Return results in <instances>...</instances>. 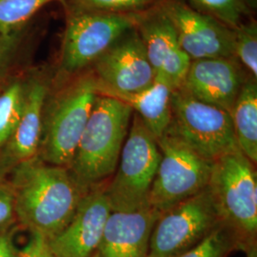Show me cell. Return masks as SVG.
I'll list each match as a JSON object with an SVG mask.
<instances>
[{"label": "cell", "instance_id": "1", "mask_svg": "<svg viewBox=\"0 0 257 257\" xmlns=\"http://www.w3.org/2000/svg\"><path fill=\"white\" fill-rule=\"evenodd\" d=\"M133 113L119 99L97 95L69 168L84 193L102 187L114 174Z\"/></svg>", "mask_w": 257, "mask_h": 257}, {"label": "cell", "instance_id": "2", "mask_svg": "<svg viewBox=\"0 0 257 257\" xmlns=\"http://www.w3.org/2000/svg\"><path fill=\"white\" fill-rule=\"evenodd\" d=\"M85 193L66 168L28 166L20 178L15 207L21 222L49 241L72 220Z\"/></svg>", "mask_w": 257, "mask_h": 257}, {"label": "cell", "instance_id": "3", "mask_svg": "<svg viewBox=\"0 0 257 257\" xmlns=\"http://www.w3.org/2000/svg\"><path fill=\"white\" fill-rule=\"evenodd\" d=\"M208 188L221 221L238 234L243 249L256 242L255 164L240 150L229 153L213 162Z\"/></svg>", "mask_w": 257, "mask_h": 257}, {"label": "cell", "instance_id": "4", "mask_svg": "<svg viewBox=\"0 0 257 257\" xmlns=\"http://www.w3.org/2000/svg\"><path fill=\"white\" fill-rule=\"evenodd\" d=\"M131 121L116 170L105 186L112 211L149 207V194L161 159L156 138L138 114L134 112Z\"/></svg>", "mask_w": 257, "mask_h": 257}, {"label": "cell", "instance_id": "5", "mask_svg": "<svg viewBox=\"0 0 257 257\" xmlns=\"http://www.w3.org/2000/svg\"><path fill=\"white\" fill-rule=\"evenodd\" d=\"M50 104L43 156L51 165L69 169L74 159L99 84L92 70L78 74Z\"/></svg>", "mask_w": 257, "mask_h": 257}, {"label": "cell", "instance_id": "6", "mask_svg": "<svg viewBox=\"0 0 257 257\" xmlns=\"http://www.w3.org/2000/svg\"><path fill=\"white\" fill-rule=\"evenodd\" d=\"M67 23L59 70L78 74L92 64L130 31L136 29L138 14H108L68 5Z\"/></svg>", "mask_w": 257, "mask_h": 257}, {"label": "cell", "instance_id": "7", "mask_svg": "<svg viewBox=\"0 0 257 257\" xmlns=\"http://www.w3.org/2000/svg\"><path fill=\"white\" fill-rule=\"evenodd\" d=\"M171 107L166 133L179 138L203 158L214 162L240 150L230 112L199 101L182 89L172 93Z\"/></svg>", "mask_w": 257, "mask_h": 257}, {"label": "cell", "instance_id": "8", "mask_svg": "<svg viewBox=\"0 0 257 257\" xmlns=\"http://www.w3.org/2000/svg\"><path fill=\"white\" fill-rule=\"evenodd\" d=\"M156 141L161 159L149 194V206L161 213L205 190L213 162L168 133Z\"/></svg>", "mask_w": 257, "mask_h": 257}, {"label": "cell", "instance_id": "9", "mask_svg": "<svg viewBox=\"0 0 257 257\" xmlns=\"http://www.w3.org/2000/svg\"><path fill=\"white\" fill-rule=\"evenodd\" d=\"M221 223L207 187L193 197L161 212L150 238L148 257H179L197 246Z\"/></svg>", "mask_w": 257, "mask_h": 257}, {"label": "cell", "instance_id": "10", "mask_svg": "<svg viewBox=\"0 0 257 257\" xmlns=\"http://www.w3.org/2000/svg\"><path fill=\"white\" fill-rule=\"evenodd\" d=\"M92 67L99 84V94L141 92L156 80V74L136 29L118 39Z\"/></svg>", "mask_w": 257, "mask_h": 257}, {"label": "cell", "instance_id": "11", "mask_svg": "<svg viewBox=\"0 0 257 257\" xmlns=\"http://www.w3.org/2000/svg\"><path fill=\"white\" fill-rule=\"evenodd\" d=\"M160 10L174 25L178 43L192 61L234 57L233 31L219 20L175 0L166 1Z\"/></svg>", "mask_w": 257, "mask_h": 257}, {"label": "cell", "instance_id": "12", "mask_svg": "<svg viewBox=\"0 0 257 257\" xmlns=\"http://www.w3.org/2000/svg\"><path fill=\"white\" fill-rule=\"evenodd\" d=\"M136 30L156 78L165 81L173 91L180 89L192 60L179 45L170 19L160 9L146 15L140 12Z\"/></svg>", "mask_w": 257, "mask_h": 257}, {"label": "cell", "instance_id": "13", "mask_svg": "<svg viewBox=\"0 0 257 257\" xmlns=\"http://www.w3.org/2000/svg\"><path fill=\"white\" fill-rule=\"evenodd\" d=\"M111 211L105 186L85 193L72 220L48 241L55 256L92 257Z\"/></svg>", "mask_w": 257, "mask_h": 257}, {"label": "cell", "instance_id": "14", "mask_svg": "<svg viewBox=\"0 0 257 257\" xmlns=\"http://www.w3.org/2000/svg\"><path fill=\"white\" fill-rule=\"evenodd\" d=\"M246 79L234 57L193 60L180 89L193 98L231 111Z\"/></svg>", "mask_w": 257, "mask_h": 257}, {"label": "cell", "instance_id": "15", "mask_svg": "<svg viewBox=\"0 0 257 257\" xmlns=\"http://www.w3.org/2000/svg\"><path fill=\"white\" fill-rule=\"evenodd\" d=\"M160 212L152 207L111 211L92 257H148L150 238Z\"/></svg>", "mask_w": 257, "mask_h": 257}, {"label": "cell", "instance_id": "16", "mask_svg": "<svg viewBox=\"0 0 257 257\" xmlns=\"http://www.w3.org/2000/svg\"><path fill=\"white\" fill-rule=\"evenodd\" d=\"M48 92L49 85L41 78H35L27 84L23 110L12 137L14 154L20 159L27 160L37 153Z\"/></svg>", "mask_w": 257, "mask_h": 257}, {"label": "cell", "instance_id": "17", "mask_svg": "<svg viewBox=\"0 0 257 257\" xmlns=\"http://www.w3.org/2000/svg\"><path fill=\"white\" fill-rule=\"evenodd\" d=\"M173 89L162 79L156 78L147 89L128 94L106 93L128 105L138 114L156 140L167 132L172 117Z\"/></svg>", "mask_w": 257, "mask_h": 257}, {"label": "cell", "instance_id": "18", "mask_svg": "<svg viewBox=\"0 0 257 257\" xmlns=\"http://www.w3.org/2000/svg\"><path fill=\"white\" fill-rule=\"evenodd\" d=\"M230 114L240 151L256 165L257 82L250 75L243 83Z\"/></svg>", "mask_w": 257, "mask_h": 257}, {"label": "cell", "instance_id": "19", "mask_svg": "<svg viewBox=\"0 0 257 257\" xmlns=\"http://www.w3.org/2000/svg\"><path fill=\"white\" fill-rule=\"evenodd\" d=\"M27 90V83L15 80L0 92V148L12 138L19 124Z\"/></svg>", "mask_w": 257, "mask_h": 257}, {"label": "cell", "instance_id": "20", "mask_svg": "<svg viewBox=\"0 0 257 257\" xmlns=\"http://www.w3.org/2000/svg\"><path fill=\"white\" fill-rule=\"evenodd\" d=\"M243 247L238 234L221 223L197 246L179 257H228L233 250L243 249Z\"/></svg>", "mask_w": 257, "mask_h": 257}, {"label": "cell", "instance_id": "21", "mask_svg": "<svg viewBox=\"0 0 257 257\" xmlns=\"http://www.w3.org/2000/svg\"><path fill=\"white\" fill-rule=\"evenodd\" d=\"M55 0H0V36L23 29L37 12Z\"/></svg>", "mask_w": 257, "mask_h": 257}, {"label": "cell", "instance_id": "22", "mask_svg": "<svg viewBox=\"0 0 257 257\" xmlns=\"http://www.w3.org/2000/svg\"><path fill=\"white\" fill-rule=\"evenodd\" d=\"M202 13L234 29L244 21L253 0H190Z\"/></svg>", "mask_w": 257, "mask_h": 257}, {"label": "cell", "instance_id": "23", "mask_svg": "<svg viewBox=\"0 0 257 257\" xmlns=\"http://www.w3.org/2000/svg\"><path fill=\"white\" fill-rule=\"evenodd\" d=\"M233 31V56L254 79L257 78V24L243 22Z\"/></svg>", "mask_w": 257, "mask_h": 257}, {"label": "cell", "instance_id": "24", "mask_svg": "<svg viewBox=\"0 0 257 257\" xmlns=\"http://www.w3.org/2000/svg\"><path fill=\"white\" fill-rule=\"evenodd\" d=\"M155 2L156 0H68V5L99 13L136 14Z\"/></svg>", "mask_w": 257, "mask_h": 257}, {"label": "cell", "instance_id": "25", "mask_svg": "<svg viewBox=\"0 0 257 257\" xmlns=\"http://www.w3.org/2000/svg\"><path fill=\"white\" fill-rule=\"evenodd\" d=\"M22 30L8 36H0V76L9 69L20 53L23 42Z\"/></svg>", "mask_w": 257, "mask_h": 257}, {"label": "cell", "instance_id": "26", "mask_svg": "<svg viewBox=\"0 0 257 257\" xmlns=\"http://www.w3.org/2000/svg\"><path fill=\"white\" fill-rule=\"evenodd\" d=\"M19 257H56L50 248L48 240L37 232H32L25 247L20 250Z\"/></svg>", "mask_w": 257, "mask_h": 257}, {"label": "cell", "instance_id": "27", "mask_svg": "<svg viewBox=\"0 0 257 257\" xmlns=\"http://www.w3.org/2000/svg\"><path fill=\"white\" fill-rule=\"evenodd\" d=\"M15 199L9 190L0 188V225L9 220L13 215Z\"/></svg>", "mask_w": 257, "mask_h": 257}, {"label": "cell", "instance_id": "28", "mask_svg": "<svg viewBox=\"0 0 257 257\" xmlns=\"http://www.w3.org/2000/svg\"><path fill=\"white\" fill-rule=\"evenodd\" d=\"M0 257H16L13 243L8 235L0 234Z\"/></svg>", "mask_w": 257, "mask_h": 257}, {"label": "cell", "instance_id": "29", "mask_svg": "<svg viewBox=\"0 0 257 257\" xmlns=\"http://www.w3.org/2000/svg\"><path fill=\"white\" fill-rule=\"evenodd\" d=\"M256 248V242H253L246 246L243 250L247 253V257H257Z\"/></svg>", "mask_w": 257, "mask_h": 257}]
</instances>
